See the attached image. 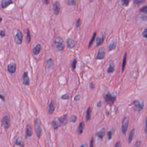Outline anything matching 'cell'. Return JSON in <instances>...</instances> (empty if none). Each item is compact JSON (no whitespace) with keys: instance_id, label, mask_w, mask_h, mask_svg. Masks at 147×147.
Returning <instances> with one entry per match:
<instances>
[{"instance_id":"obj_23","label":"cell","mask_w":147,"mask_h":147,"mask_svg":"<svg viewBox=\"0 0 147 147\" xmlns=\"http://www.w3.org/2000/svg\"><path fill=\"white\" fill-rule=\"evenodd\" d=\"M114 69H115V65L114 64L113 61H111L110 63L109 64V67L107 69V72L108 73H113L114 71Z\"/></svg>"},{"instance_id":"obj_46","label":"cell","mask_w":147,"mask_h":147,"mask_svg":"<svg viewBox=\"0 0 147 147\" xmlns=\"http://www.w3.org/2000/svg\"><path fill=\"white\" fill-rule=\"evenodd\" d=\"M141 141H137V142H136V144L135 145L137 146V147H140V145H141Z\"/></svg>"},{"instance_id":"obj_25","label":"cell","mask_w":147,"mask_h":147,"mask_svg":"<svg viewBox=\"0 0 147 147\" xmlns=\"http://www.w3.org/2000/svg\"><path fill=\"white\" fill-rule=\"evenodd\" d=\"M116 47V42L114 40H113L110 42L109 45V49L110 51L114 50Z\"/></svg>"},{"instance_id":"obj_7","label":"cell","mask_w":147,"mask_h":147,"mask_svg":"<svg viewBox=\"0 0 147 147\" xmlns=\"http://www.w3.org/2000/svg\"><path fill=\"white\" fill-rule=\"evenodd\" d=\"M57 119L58 122H59L60 126L65 125L68 122V118H67V114H64L63 115L61 116L60 117L57 118Z\"/></svg>"},{"instance_id":"obj_4","label":"cell","mask_w":147,"mask_h":147,"mask_svg":"<svg viewBox=\"0 0 147 147\" xmlns=\"http://www.w3.org/2000/svg\"><path fill=\"white\" fill-rule=\"evenodd\" d=\"M105 102L106 104L112 105L114 103L116 100V96L112 95L110 92H107L104 96Z\"/></svg>"},{"instance_id":"obj_51","label":"cell","mask_w":147,"mask_h":147,"mask_svg":"<svg viewBox=\"0 0 147 147\" xmlns=\"http://www.w3.org/2000/svg\"><path fill=\"white\" fill-rule=\"evenodd\" d=\"M0 97H1V98L2 100H4V99H5V96H4L2 94H1V95H0Z\"/></svg>"},{"instance_id":"obj_41","label":"cell","mask_w":147,"mask_h":147,"mask_svg":"<svg viewBox=\"0 0 147 147\" xmlns=\"http://www.w3.org/2000/svg\"><path fill=\"white\" fill-rule=\"evenodd\" d=\"M80 24H81V21H80V19L79 18V19H78V20L76 21V27L79 28L80 26Z\"/></svg>"},{"instance_id":"obj_29","label":"cell","mask_w":147,"mask_h":147,"mask_svg":"<svg viewBox=\"0 0 147 147\" xmlns=\"http://www.w3.org/2000/svg\"><path fill=\"white\" fill-rule=\"evenodd\" d=\"M96 34V32H95V33L93 34L92 37L91 38V40H90V42H89L88 47H90L92 44V43H93V42H94V40H95V38Z\"/></svg>"},{"instance_id":"obj_45","label":"cell","mask_w":147,"mask_h":147,"mask_svg":"<svg viewBox=\"0 0 147 147\" xmlns=\"http://www.w3.org/2000/svg\"><path fill=\"white\" fill-rule=\"evenodd\" d=\"M0 34H1V37H3L5 36V31H3V30H1V32H0Z\"/></svg>"},{"instance_id":"obj_24","label":"cell","mask_w":147,"mask_h":147,"mask_svg":"<svg viewBox=\"0 0 147 147\" xmlns=\"http://www.w3.org/2000/svg\"><path fill=\"white\" fill-rule=\"evenodd\" d=\"M134 135V129H133L130 131V132L129 133V135L128 136V143L129 144H130L131 142L132 141V140L133 138Z\"/></svg>"},{"instance_id":"obj_33","label":"cell","mask_w":147,"mask_h":147,"mask_svg":"<svg viewBox=\"0 0 147 147\" xmlns=\"http://www.w3.org/2000/svg\"><path fill=\"white\" fill-rule=\"evenodd\" d=\"M113 136V130H109L107 132V138L109 140H111Z\"/></svg>"},{"instance_id":"obj_22","label":"cell","mask_w":147,"mask_h":147,"mask_svg":"<svg viewBox=\"0 0 147 147\" xmlns=\"http://www.w3.org/2000/svg\"><path fill=\"white\" fill-rule=\"evenodd\" d=\"M15 145H18V146H20L21 147H24L25 145H24V141L22 140L21 138V137H18L16 141H15Z\"/></svg>"},{"instance_id":"obj_1","label":"cell","mask_w":147,"mask_h":147,"mask_svg":"<svg viewBox=\"0 0 147 147\" xmlns=\"http://www.w3.org/2000/svg\"><path fill=\"white\" fill-rule=\"evenodd\" d=\"M53 45L55 48L58 51H63L64 49V45L63 43V40L61 37H56L54 40Z\"/></svg>"},{"instance_id":"obj_40","label":"cell","mask_w":147,"mask_h":147,"mask_svg":"<svg viewBox=\"0 0 147 147\" xmlns=\"http://www.w3.org/2000/svg\"><path fill=\"white\" fill-rule=\"evenodd\" d=\"M114 147H122L121 142L120 141H117L115 144V145L114 146Z\"/></svg>"},{"instance_id":"obj_6","label":"cell","mask_w":147,"mask_h":147,"mask_svg":"<svg viewBox=\"0 0 147 147\" xmlns=\"http://www.w3.org/2000/svg\"><path fill=\"white\" fill-rule=\"evenodd\" d=\"M14 41L17 44H21L22 42V34L20 30H16L14 33Z\"/></svg>"},{"instance_id":"obj_11","label":"cell","mask_w":147,"mask_h":147,"mask_svg":"<svg viewBox=\"0 0 147 147\" xmlns=\"http://www.w3.org/2000/svg\"><path fill=\"white\" fill-rule=\"evenodd\" d=\"M29 83H30V80H29V78L28 77V72H25L22 75V83L24 85L28 86L29 84Z\"/></svg>"},{"instance_id":"obj_16","label":"cell","mask_w":147,"mask_h":147,"mask_svg":"<svg viewBox=\"0 0 147 147\" xmlns=\"http://www.w3.org/2000/svg\"><path fill=\"white\" fill-rule=\"evenodd\" d=\"M84 123L83 121L79 123V125L78 127V129H77V133L79 134H82L84 130Z\"/></svg>"},{"instance_id":"obj_50","label":"cell","mask_w":147,"mask_h":147,"mask_svg":"<svg viewBox=\"0 0 147 147\" xmlns=\"http://www.w3.org/2000/svg\"><path fill=\"white\" fill-rule=\"evenodd\" d=\"M80 147H88L87 145L86 144H83L82 145H81V146Z\"/></svg>"},{"instance_id":"obj_2","label":"cell","mask_w":147,"mask_h":147,"mask_svg":"<svg viewBox=\"0 0 147 147\" xmlns=\"http://www.w3.org/2000/svg\"><path fill=\"white\" fill-rule=\"evenodd\" d=\"M34 130L37 137L40 138L41 136L42 130L41 127V121L38 118H36L34 120Z\"/></svg>"},{"instance_id":"obj_47","label":"cell","mask_w":147,"mask_h":147,"mask_svg":"<svg viewBox=\"0 0 147 147\" xmlns=\"http://www.w3.org/2000/svg\"><path fill=\"white\" fill-rule=\"evenodd\" d=\"M90 87L91 88H92V89L94 88L95 86H94V84L92 82H91V83H90Z\"/></svg>"},{"instance_id":"obj_42","label":"cell","mask_w":147,"mask_h":147,"mask_svg":"<svg viewBox=\"0 0 147 147\" xmlns=\"http://www.w3.org/2000/svg\"><path fill=\"white\" fill-rule=\"evenodd\" d=\"M80 99V95H75V96L74 97V100H76V101H78V100H79Z\"/></svg>"},{"instance_id":"obj_8","label":"cell","mask_w":147,"mask_h":147,"mask_svg":"<svg viewBox=\"0 0 147 147\" xmlns=\"http://www.w3.org/2000/svg\"><path fill=\"white\" fill-rule=\"evenodd\" d=\"M2 119H3V124H4V127L7 130L10 126V118L8 115H5L3 117Z\"/></svg>"},{"instance_id":"obj_43","label":"cell","mask_w":147,"mask_h":147,"mask_svg":"<svg viewBox=\"0 0 147 147\" xmlns=\"http://www.w3.org/2000/svg\"><path fill=\"white\" fill-rule=\"evenodd\" d=\"M142 35L144 37L147 38V29H146L145 30H144V31L142 33Z\"/></svg>"},{"instance_id":"obj_44","label":"cell","mask_w":147,"mask_h":147,"mask_svg":"<svg viewBox=\"0 0 147 147\" xmlns=\"http://www.w3.org/2000/svg\"><path fill=\"white\" fill-rule=\"evenodd\" d=\"M145 132L147 133V116L145 119Z\"/></svg>"},{"instance_id":"obj_3","label":"cell","mask_w":147,"mask_h":147,"mask_svg":"<svg viewBox=\"0 0 147 147\" xmlns=\"http://www.w3.org/2000/svg\"><path fill=\"white\" fill-rule=\"evenodd\" d=\"M133 105H134V109L137 111H141L143 108H144V102L139 99H136L133 101Z\"/></svg>"},{"instance_id":"obj_19","label":"cell","mask_w":147,"mask_h":147,"mask_svg":"<svg viewBox=\"0 0 147 147\" xmlns=\"http://www.w3.org/2000/svg\"><path fill=\"white\" fill-rule=\"evenodd\" d=\"M41 49V45H40V44H37V45H36L34 47V48H33V54L35 55H38V54L40 53Z\"/></svg>"},{"instance_id":"obj_12","label":"cell","mask_w":147,"mask_h":147,"mask_svg":"<svg viewBox=\"0 0 147 147\" xmlns=\"http://www.w3.org/2000/svg\"><path fill=\"white\" fill-rule=\"evenodd\" d=\"M53 10H54V13L56 15H58L59 12H60V4L59 3L56 1L53 4Z\"/></svg>"},{"instance_id":"obj_48","label":"cell","mask_w":147,"mask_h":147,"mask_svg":"<svg viewBox=\"0 0 147 147\" xmlns=\"http://www.w3.org/2000/svg\"><path fill=\"white\" fill-rule=\"evenodd\" d=\"M101 105H102V102H101V101H99V102L97 103V106H98V107H101Z\"/></svg>"},{"instance_id":"obj_17","label":"cell","mask_w":147,"mask_h":147,"mask_svg":"<svg viewBox=\"0 0 147 147\" xmlns=\"http://www.w3.org/2000/svg\"><path fill=\"white\" fill-rule=\"evenodd\" d=\"M55 107L53 102L51 101L48 106V113L49 114H52L55 111Z\"/></svg>"},{"instance_id":"obj_26","label":"cell","mask_w":147,"mask_h":147,"mask_svg":"<svg viewBox=\"0 0 147 147\" xmlns=\"http://www.w3.org/2000/svg\"><path fill=\"white\" fill-rule=\"evenodd\" d=\"M103 40H104L103 36L98 37L96 38V45H99L102 44L103 43Z\"/></svg>"},{"instance_id":"obj_10","label":"cell","mask_w":147,"mask_h":147,"mask_svg":"<svg viewBox=\"0 0 147 147\" xmlns=\"http://www.w3.org/2000/svg\"><path fill=\"white\" fill-rule=\"evenodd\" d=\"M105 49L103 48H101L99 49L96 58V59H98V60L103 59L105 57Z\"/></svg>"},{"instance_id":"obj_34","label":"cell","mask_w":147,"mask_h":147,"mask_svg":"<svg viewBox=\"0 0 147 147\" xmlns=\"http://www.w3.org/2000/svg\"><path fill=\"white\" fill-rule=\"evenodd\" d=\"M76 119H77V117H76V116H75L74 115H72L70 118V121L72 122H75L76 121Z\"/></svg>"},{"instance_id":"obj_14","label":"cell","mask_w":147,"mask_h":147,"mask_svg":"<svg viewBox=\"0 0 147 147\" xmlns=\"http://www.w3.org/2000/svg\"><path fill=\"white\" fill-rule=\"evenodd\" d=\"M13 3L12 0H2L1 1V7L4 9L7 7L8 6Z\"/></svg>"},{"instance_id":"obj_49","label":"cell","mask_w":147,"mask_h":147,"mask_svg":"<svg viewBox=\"0 0 147 147\" xmlns=\"http://www.w3.org/2000/svg\"><path fill=\"white\" fill-rule=\"evenodd\" d=\"M44 2L45 4H48L49 3V0H44Z\"/></svg>"},{"instance_id":"obj_36","label":"cell","mask_w":147,"mask_h":147,"mask_svg":"<svg viewBox=\"0 0 147 147\" xmlns=\"http://www.w3.org/2000/svg\"><path fill=\"white\" fill-rule=\"evenodd\" d=\"M76 60L75 59V60H74L72 61V65H71L72 69L73 70H74V69H75V68H76Z\"/></svg>"},{"instance_id":"obj_30","label":"cell","mask_w":147,"mask_h":147,"mask_svg":"<svg viewBox=\"0 0 147 147\" xmlns=\"http://www.w3.org/2000/svg\"><path fill=\"white\" fill-rule=\"evenodd\" d=\"M26 39H27V42L29 43L30 41L31 40V36L30 34V32L28 29H26Z\"/></svg>"},{"instance_id":"obj_13","label":"cell","mask_w":147,"mask_h":147,"mask_svg":"<svg viewBox=\"0 0 147 147\" xmlns=\"http://www.w3.org/2000/svg\"><path fill=\"white\" fill-rule=\"evenodd\" d=\"M32 134H33V130H32V129L31 126L29 125H27L26 126V128H25L26 137H29L32 136Z\"/></svg>"},{"instance_id":"obj_15","label":"cell","mask_w":147,"mask_h":147,"mask_svg":"<svg viewBox=\"0 0 147 147\" xmlns=\"http://www.w3.org/2000/svg\"><path fill=\"white\" fill-rule=\"evenodd\" d=\"M105 135V129L104 128H102L96 133V136L100 139H102Z\"/></svg>"},{"instance_id":"obj_21","label":"cell","mask_w":147,"mask_h":147,"mask_svg":"<svg viewBox=\"0 0 147 147\" xmlns=\"http://www.w3.org/2000/svg\"><path fill=\"white\" fill-rule=\"evenodd\" d=\"M91 109L90 107H88L86 110V121H90L91 118Z\"/></svg>"},{"instance_id":"obj_32","label":"cell","mask_w":147,"mask_h":147,"mask_svg":"<svg viewBox=\"0 0 147 147\" xmlns=\"http://www.w3.org/2000/svg\"><path fill=\"white\" fill-rule=\"evenodd\" d=\"M130 1V0H121L122 5H123L125 6H128Z\"/></svg>"},{"instance_id":"obj_37","label":"cell","mask_w":147,"mask_h":147,"mask_svg":"<svg viewBox=\"0 0 147 147\" xmlns=\"http://www.w3.org/2000/svg\"><path fill=\"white\" fill-rule=\"evenodd\" d=\"M61 98L62 99H64V100H67L69 98V95L68 94H63L61 96Z\"/></svg>"},{"instance_id":"obj_5","label":"cell","mask_w":147,"mask_h":147,"mask_svg":"<svg viewBox=\"0 0 147 147\" xmlns=\"http://www.w3.org/2000/svg\"><path fill=\"white\" fill-rule=\"evenodd\" d=\"M129 118L127 117H125V118H123L122 122V126H121V129H122V132L123 133V134H125L127 130V127H128V125H129Z\"/></svg>"},{"instance_id":"obj_27","label":"cell","mask_w":147,"mask_h":147,"mask_svg":"<svg viewBox=\"0 0 147 147\" xmlns=\"http://www.w3.org/2000/svg\"><path fill=\"white\" fill-rule=\"evenodd\" d=\"M126 56L127 54L126 53H125L123 58V61H122V72H123L124 71L125 65H126Z\"/></svg>"},{"instance_id":"obj_39","label":"cell","mask_w":147,"mask_h":147,"mask_svg":"<svg viewBox=\"0 0 147 147\" xmlns=\"http://www.w3.org/2000/svg\"><path fill=\"white\" fill-rule=\"evenodd\" d=\"M144 1V0H134V2L136 4H140L143 3V2Z\"/></svg>"},{"instance_id":"obj_31","label":"cell","mask_w":147,"mask_h":147,"mask_svg":"<svg viewBox=\"0 0 147 147\" xmlns=\"http://www.w3.org/2000/svg\"><path fill=\"white\" fill-rule=\"evenodd\" d=\"M140 11H141L142 13H147V6H143L142 7H141L140 9Z\"/></svg>"},{"instance_id":"obj_35","label":"cell","mask_w":147,"mask_h":147,"mask_svg":"<svg viewBox=\"0 0 147 147\" xmlns=\"http://www.w3.org/2000/svg\"><path fill=\"white\" fill-rule=\"evenodd\" d=\"M67 4L68 5H75V0H67Z\"/></svg>"},{"instance_id":"obj_20","label":"cell","mask_w":147,"mask_h":147,"mask_svg":"<svg viewBox=\"0 0 147 147\" xmlns=\"http://www.w3.org/2000/svg\"><path fill=\"white\" fill-rule=\"evenodd\" d=\"M67 42L68 47L70 48H72L74 47L76 45L75 41H74V40H72L71 38H68V40L67 41Z\"/></svg>"},{"instance_id":"obj_28","label":"cell","mask_w":147,"mask_h":147,"mask_svg":"<svg viewBox=\"0 0 147 147\" xmlns=\"http://www.w3.org/2000/svg\"><path fill=\"white\" fill-rule=\"evenodd\" d=\"M53 65V61L52 59H49L46 61V67L47 68H50Z\"/></svg>"},{"instance_id":"obj_9","label":"cell","mask_w":147,"mask_h":147,"mask_svg":"<svg viewBox=\"0 0 147 147\" xmlns=\"http://www.w3.org/2000/svg\"><path fill=\"white\" fill-rule=\"evenodd\" d=\"M16 70V65L14 63H10L7 65V71L10 74H14Z\"/></svg>"},{"instance_id":"obj_18","label":"cell","mask_w":147,"mask_h":147,"mask_svg":"<svg viewBox=\"0 0 147 147\" xmlns=\"http://www.w3.org/2000/svg\"><path fill=\"white\" fill-rule=\"evenodd\" d=\"M51 125H52V127L53 128L54 130H57L58 128L61 126L59 122H58V121L56 120V119H54L52 121V123H51Z\"/></svg>"},{"instance_id":"obj_38","label":"cell","mask_w":147,"mask_h":147,"mask_svg":"<svg viewBox=\"0 0 147 147\" xmlns=\"http://www.w3.org/2000/svg\"><path fill=\"white\" fill-rule=\"evenodd\" d=\"M94 138L93 137H92L90 143V147H94Z\"/></svg>"}]
</instances>
